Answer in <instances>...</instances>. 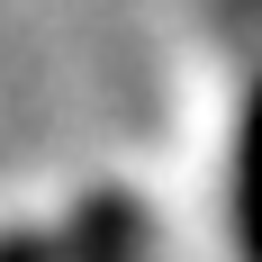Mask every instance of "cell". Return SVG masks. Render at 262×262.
Here are the masks:
<instances>
[{
	"label": "cell",
	"mask_w": 262,
	"mask_h": 262,
	"mask_svg": "<svg viewBox=\"0 0 262 262\" xmlns=\"http://www.w3.org/2000/svg\"><path fill=\"white\" fill-rule=\"evenodd\" d=\"M235 208H244V253L262 262V100H253V127H244V181H235Z\"/></svg>",
	"instance_id": "obj_1"
}]
</instances>
